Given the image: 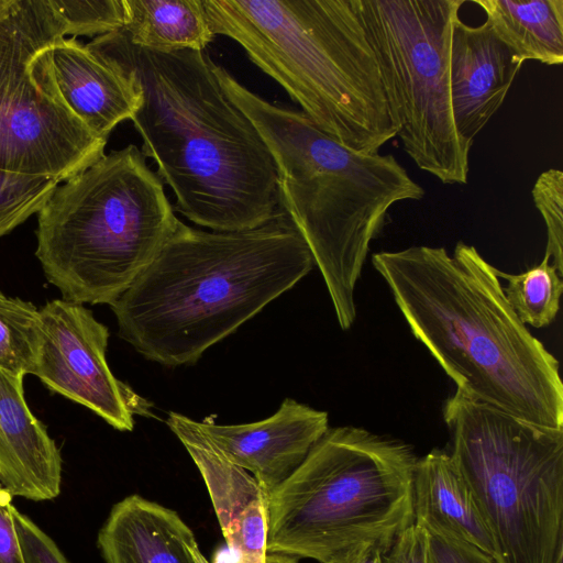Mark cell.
Listing matches in <instances>:
<instances>
[{"instance_id": "cell-1", "label": "cell", "mask_w": 563, "mask_h": 563, "mask_svg": "<svg viewBox=\"0 0 563 563\" xmlns=\"http://www.w3.org/2000/svg\"><path fill=\"white\" fill-rule=\"evenodd\" d=\"M85 46L140 88L131 121L179 213L212 231L254 229L285 216L273 157L203 51L143 48L121 29Z\"/></svg>"}, {"instance_id": "cell-2", "label": "cell", "mask_w": 563, "mask_h": 563, "mask_svg": "<svg viewBox=\"0 0 563 563\" xmlns=\"http://www.w3.org/2000/svg\"><path fill=\"white\" fill-rule=\"evenodd\" d=\"M415 338L456 389L523 421L563 429L559 362L509 305L475 246H410L372 255Z\"/></svg>"}, {"instance_id": "cell-3", "label": "cell", "mask_w": 563, "mask_h": 563, "mask_svg": "<svg viewBox=\"0 0 563 563\" xmlns=\"http://www.w3.org/2000/svg\"><path fill=\"white\" fill-rule=\"evenodd\" d=\"M314 266L286 214L241 231H206L179 220L110 307L120 338L146 360L191 365Z\"/></svg>"}, {"instance_id": "cell-4", "label": "cell", "mask_w": 563, "mask_h": 563, "mask_svg": "<svg viewBox=\"0 0 563 563\" xmlns=\"http://www.w3.org/2000/svg\"><path fill=\"white\" fill-rule=\"evenodd\" d=\"M227 96L251 120L276 167L283 211L309 247L342 330L356 318L354 292L369 244L389 208L423 188L391 154L351 150L301 111L271 103L213 63Z\"/></svg>"}, {"instance_id": "cell-5", "label": "cell", "mask_w": 563, "mask_h": 563, "mask_svg": "<svg viewBox=\"0 0 563 563\" xmlns=\"http://www.w3.org/2000/svg\"><path fill=\"white\" fill-rule=\"evenodd\" d=\"M214 35L235 41L322 132L362 153L397 135L355 0H203Z\"/></svg>"}, {"instance_id": "cell-6", "label": "cell", "mask_w": 563, "mask_h": 563, "mask_svg": "<svg viewBox=\"0 0 563 563\" xmlns=\"http://www.w3.org/2000/svg\"><path fill=\"white\" fill-rule=\"evenodd\" d=\"M418 457L399 440L329 428L299 467L268 495L267 553L355 563L388 551L413 523Z\"/></svg>"}, {"instance_id": "cell-7", "label": "cell", "mask_w": 563, "mask_h": 563, "mask_svg": "<svg viewBox=\"0 0 563 563\" xmlns=\"http://www.w3.org/2000/svg\"><path fill=\"white\" fill-rule=\"evenodd\" d=\"M37 220L35 255L47 282L81 305L114 302L179 222L134 144L57 186Z\"/></svg>"}, {"instance_id": "cell-8", "label": "cell", "mask_w": 563, "mask_h": 563, "mask_svg": "<svg viewBox=\"0 0 563 563\" xmlns=\"http://www.w3.org/2000/svg\"><path fill=\"white\" fill-rule=\"evenodd\" d=\"M442 413L494 560L563 563V429L523 421L459 389Z\"/></svg>"}, {"instance_id": "cell-9", "label": "cell", "mask_w": 563, "mask_h": 563, "mask_svg": "<svg viewBox=\"0 0 563 563\" xmlns=\"http://www.w3.org/2000/svg\"><path fill=\"white\" fill-rule=\"evenodd\" d=\"M464 2L355 0L404 150L446 185L466 184L470 169L450 93L452 23Z\"/></svg>"}, {"instance_id": "cell-10", "label": "cell", "mask_w": 563, "mask_h": 563, "mask_svg": "<svg viewBox=\"0 0 563 563\" xmlns=\"http://www.w3.org/2000/svg\"><path fill=\"white\" fill-rule=\"evenodd\" d=\"M62 37L48 0H0V169L60 183L104 155L54 87L47 49Z\"/></svg>"}, {"instance_id": "cell-11", "label": "cell", "mask_w": 563, "mask_h": 563, "mask_svg": "<svg viewBox=\"0 0 563 563\" xmlns=\"http://www.w3.org/2000/svg\"><path fill=\"white\" fill-rule=\"evenodd\" d=\"M40 316L42 343L32 375L119 431H132L135 416L153 417V404L111 372L109 330L89 309L62 298L46 302Z\"/></svg>"}, {"instance_id": "cell-12", "label": "cell", "mask_w": 563, "mask_h": 563, "mask_svg": "<svg viewBox=\"0 0 563 563\" xmlns=\"http://www.w3.org/2000/svg\"><path fill=\"white\" fill-rule=\"evenodd\" d=\"M199 431L231 462L251 472L269 495L305 461L329 429L328 412L286 398L271 417L252 423L196 421Z\"/></svg>"}, {"instance_id": "cell-13", "label": "cell", "mask_w": 563, "mask_h": 563, "mask_svg": "<svg viewBox=\"0 0 563 563\" xmlns=\"http://www.w3.org/2000/svg\"><path fill=\"white\" fill-rule=\"evenodd\" d=\"M522 62L488 22L471 26L456 15L450 43V93L459 136L470 147L501 107Z\"/></svg>"}, {"instance_id": "cell-14", "label": "cell", "mask_w": 563, "mask_h": 563, "mask_svg": "<svg viewBox=\"0 0 563 563\" xmlns=\"http://www.w3.org/2000/svg\"><path fill=\"white\" fill-rule=\"evenodd\" d=\"M62 455L32 413L23 377L0 367V485L13 497L51 500L60 493Z\"/></svg>"}, {"instance_id": "cell-15", "label": "cell", "mask_w": 563, "mask_h": 563, "mask_svg": "<svg viewBox=\"0 0 563 563\" xmlns=\"http://www.w3.org/2000/svg\"><path fill=\"white\" fill-rule=\"evenodd\" d=\"M47 58L62 101L98 137L108 140L119 123L137 111L142 93L134 80L100 60L75 37L52 44Z\"/></svg>"}, {"instance_id": "cell-16", "label": "cell", "mask_w": 563, "mask_h": 563, "mask_svg": "<svg viewBox=\"0 0 563 563\" xmlns=\"http://www.w3.org/2000/svg\"><path fill=\"white\" fill-rule=\"evenodd\" d=\"M97 544L106 563H209L175 510L136 494L111 508Z\"/></svg>"}, {"instance_id": "cell-17", "label": "cell", "mask_w": 563, "mask_h": 563, "mask_svg": "<svg viewBox=\"0 0 563 563\" xmlns=\"http://www.w3.org/2000/svg\"><path fill=\"white\" fill-rule=\"evenodd\" d=\"M412 509L417 526L495 556L492 534L472 490L445 450L434 449L418 459L412 483Z\"/></svg>"}, {"instance_id": "cell-18", "label": "cell", "mask_w": 563, "mask_h": 563, "mask_svg": "<svg viewBox=\"0 0 563 563\" xmlns=\"http://www.w3.org/2000/svg\"><path fill=\"white\" fill-rule=\"evenodd\" d=\"M516 57L552 66L563 63V0H472Z\"/></svg>"}, {"instance_id": "cell-19", "label": "cell", "mask_w": 563, "mask_h": 563, "mask_svg": "<svg viewBox=\"0 0 563 563\" xmlns=\"http://www.w3.org/2000/svg\"><path fill=\"white\" fill-rule=\"evenodd\" d=\"M121 31L140 47L203 51L216 36L203 0H122Z\"/></svg>"}, {"instance_id": "cell-20", "label": "cell", "mask_w": 563, "mask_h": 563, "mask_svg": "<svg viewBox=\"0 0 563 563\" xmlns=\"http://www.w3.org/2000/svg\"><path fill=\"white\" fill-rule=\"evenodd\" d=\"M498 278L507 280L504 294L518 318L534 328L549 325L556 317L563 291L562 275L544 256L540 264L521 274L496 268Z\"/></svg>"}, {"instance_id": "cell-21", "label": "cell", "mask_w": 563, "mask_h": 563, "mask_svg": "<svg viewBox=\"0 0 563 563\" xmlns=\"http://www.w3.org/2000/svg\"><path fill=\"white\" fill-rule=\"evenodd\" d=\"M41 343L40 309L0 290V367L15 376L32 375Z\"/></svg>"}, {"instance_id": "cell-22", "label": "cell", "mask_w": 563, "mask_h": 563, "mask_svg": "<svg viewBox=\"0 0 563 563\" xmlns=\"http://www.w3.org/2000/svg\"><path fill=\"white\" fill-rule=\"evenodd\" d=\"M59 181L0 169V238L38 213Z\"/></svg>"}, {"instance_id": "cell-23", "label": "cell", "mask_w": 563, "mask_h": 563, "mask_svg": "<svg viewBox=\"0 0 563 563\" xmlns=\"http://www.w3.org/2000/svg\"><path fill=\"white\" fill-rule=\"evenodd\" d=\"M65 35H102L123 26L122 0H48Z\"/></svg>"}, {"instance_id": "cell-24", "label": "cell", "mask_w": 563, "mask_h": 563, "mask_svg": "<svg viewBox=\"0 0 563 563\" xmlns=\"http://www.w3.org/2000/svg\"><path fill=\"white\" fill-rule=\"evenodd\" d=\"M532 198L547 227V249L544 256L552 260L563 275V172L550 168L538 177Z\"/></svg>"}, {"instance_id": "cell-25", "label": "cell", "mask_w": 563, "mask_h": 563, "mask_svg": "<svg viewBox=\"0 0 563 563\" xmlns=\"http://www.w3.org/2000/svg\"><path fill=\"white\" fill-rule=\"evenodd\" d=\"M24 563H68L56 543L29 517L12 507Z\"/></svg>"}, {"instance_id": "cell-26", "label": "cell", "mask_w": 563, "mask_h": 563, "mask_svg": "<svg viewBox=\"0 0 563 563\" xmlns=\"http://www.w3.org/2000/svg\"><path fill=\"white\" fill-rule=\"evenodd\" d=\"M427 533L428 563H497L474 545L439 533Z\"/></svg>"}, {"instance_id": "cell-27", "label": "cell", "mask_w": 563, "mask_h": 563, "mask_svg": "<svg viewBox=\"0 0 563 563\" xmlns=\"http://www.w3.org/2000/svg\"><path fill=\"white\" fill-rule=\"evenodd\" d=\"M383 563H428V533L412 523L401 531L388 551Z\"/></svg>"}, {"instance_id": "cell-28", "label": "cell", "mask_w": 563, "mask_h": 563, "mask_svg": "<svg viewBox=\"0 0 563 563\" xmlns=\"http://www.w3.org/2000/svg\"><path fill=\"white\" fill-rule=\"evenodd\" d=\"M12 507L11 504L0 503V563H24Z\"/></svg>"}, {"instance_id": "cell-29", "label": "cell", "mask_w": 563, "mask_h": 563, "mask_svg": "<svg viewBox=\"0 0 563 563\" xmlns=\"http://www.w3.org/2000/svg\"><path fill=\"white\" fill-rule=\"evenodd\" d=\"M385 553L379 548H373L363 554L355 563H383Z\"/></svg>"}, {"instance_id": "cell-30", "label": "cell", "mask_w": 563, "mask_h": 563, "mask_svg": "<svg viewBox=\"0 0 563 563\" xmlns=\"http://www.w3.org/2000/svg\"><path fill=\"white\" fill-rule=\"evenodd\" d=\"M265 563H298V559L276 553H267Z\"/></svg>"}, {"instance_id": "cell-31", "label": "cell", "mask_w": 563, "mask_h": 563, "mask_svg": "<svg viewBox=\"0 0 563 563\" xmlns=\"http://www.w3.org/2000/svg\"><path fill=\"white\" fill-rule=\"evenodd\" d=\"M12 496L0 485V503L11 504Z\"/></svg>"}]
</instances>
